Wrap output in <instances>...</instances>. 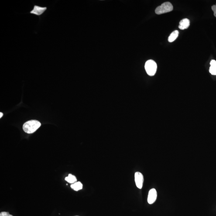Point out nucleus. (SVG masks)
<instances>
[{
    "instance_id": "f257e3e1",
    "label": "nucleus",
    "mask_w": 216,
    "mask_h": 216,
    "mask_svg": "<svg viewBox=\"0 0 216 216\" xmlns=\"http://www.w3.org/2000/svg\"><path fill=\"white\" fill-rule=\"evenodd\" d=\"M41 126V123L36 120H31L25 122L23 125V129L25 132L28 134L33 133Z\"/></svg>"
},
{
    "instance_id": "f03ea898",
    "label": "nucleus",
    "mask_w": 216,
    "mask_h": 216,
    "mask_svg": "<svg viewBox=\"0 0 216 216\" xmlns=\"http://www.w3.org/2000/svg\"><path fill=\"white\" fill-rule=\"evenodd\" d=\"M173 5L170 2H167L163 3L160 6L157 7L155 9V13L157 15L167 13L173 10Z\"/></svg>"
},
{
    "instance_id": "7ed1b4c3",
    "label": "nucleus",
    "mask_w": 216,
    "mask_h": 216,
    "mask_svg": "<svg viewBox=\"0 0 216 216\" xmlns=\"http://www.w3.org/2000/svg\"><path fill=\"white\" fill-rule=\"evenodd\" d=\"M145 69L149 75L154 76L157 70V65L153 60H148L145 63Z\"/></svg>"
},
{
    "instance_id": "20e7f679",
    "label": "nucleus",
    "mask_w": 216,
    "mask_h": 216,
    "mask_svg": "<svg viewBox=\"0 0 216 216\" xmlns=\"http://www.w3.org/2000/svg\"><path fill=\"white\" fill-rule=\"evenodd\" d=\"M47 9V7H41L40 6L35 5H34L33 8L32 10L30 11L29 13L38 17H40L46 12Z\"/></svg>"
},
{
    "instance_id": "39448f33",
    "label": "nucleus",
    "mask_w": 216,
    "mask_h": 216,
    "mask_svg": "<svg viewBox=\"0 0 216 216\" xmlns=\"http://www.w3.org/2000/svg\"><path fill=\"white\" fill-rule=\"evenodd\" d=\"M135 179L137 187L139 189H142L144 182L143 175L140 172H136L135 173Z\"/></svg>"
},
{
    "instance_id": "423d86ee",
    "label": "nucleus",
    "mask_w": 216,
    "mask_h": 216,
    "mask_svg": "<svg viewBox=\"0 0 216 216\" xmlns=\"http://www.w3.org/2000/svg\"><path fill=\"white\" fill-rule=\"evenodd\" d=\"M157 193L156 190L155 189H152L149 190L147 201L149 204H152L156 201L157 198Z\"/></svg>"
},
{
    "instance_id": "0eeeda50",
    "label": "nucleus",
    "mask_w": 216,
    "mask_h": 216,
    "mask_svg": "<svg viewBox=\"0 0 216 216\" xmlns=\"http://www.w3.org/2000/svg\"><path fill=\"white\" fill-rule=\"evenodd\" d=\"M190 26V20L187 19H184L182 20L179 23V27L181 30H184L188 28Z\"/></svg>"
},
{
    "instance_id": "6e6552de",
    "label": "nucleus",
    "mask_w": 216,
    "mask_h": 216,
    "mask_svg": "<svg viewBox=\"0 0 216 216\" xmlns=\"http://www.w3.org/2000/svg\"><path fill=\"white\" fill-rule=\"evenodd\" d=\"M211 67L209 69V72L211 74L216 75V61L215 60H212L210 62Z\"/></svg>"
},
{
    "instance_id": "1a4fd4ad",
    "label": "nucleus",
    "mask_w": 216,
    "mask_h": 216,
    "mask_svg": "<svg viewBox=\"0 0 216 216\" xmlns=\"http://www.w3.org/2000/svg\"><path fill=\"white\" fill-rule=\"evenodd\" d=\"M179 34V32L177 30L175 31H174L172 32L170 36H169V38H168L169 42L171 43V42H173L175 40L176 38L178 36Z\"/></svg>"
},
{
    "instance_id": "9d476101",
    "label": "nucleus",
    "mask_w": 216,
    "mask_h": 216,
    "mask_svg": "<svg viewBox=\"0 0 216 216\" xmlns=\"http://www.w3.org/2000/svg\"><path fill=\"white\" fill-rule=\"evenodd\" d=\"M71 188L75 191H78L83 189V184L80 182H77L70 186Z\"/></svg>"
},
{
    "instance_id": "9b49d317",
    "label": "nucleus",
    "mask_w": 216,
    "mask_h": 216,
    "mask_svg": "<svg viewBox=\"0 0 216 216\" xmlns=\"http://www.w3.org/2000/svg\"><path fill=\"white\" fill-rule=\"evenodd\" d=\"M65 180L71 184H73V183L77 182V181L76 176L71 174H69L68 176L65 178Z\"/></svg>"
},
{
    "instance_id": "f8f14e48",
    "label": "nucleus",
    "mask_w": 216,
    "mask_h": 216,
    "mask_svg": "<svg viewBox=\"0 0 216 216\" xmlns=\"http://www.w3.org/2000/svg\"><path fill=\"white\" fill-rule=\"evenodd\" d=\"M0 216H13L6 212H2L0 214Z\"/></svg>"
},
{
    "instance_id": "ddd939ff",
    "label": "nucleus",
    "mask_w": 216,
    "mask_h": 216,
    "mask_svg": "<svg viewBox=\"0 0 216 216\" xmlns=\"http://www.w3.org/2000/svg\"><path fill=\"white\" fill-rule=\"evenodd\" d=\"M212 9L214 12V15L216 17V5H213L212 7Z\"/></svg>"
},
{
    "instance_id": "4468645a",
    "label": "nucleus",
    "mask_w": 216,
    "mask_h": 216,
    "mask_svg": "<svg viewBox=\"0 0 216 216\" xmlns=\"http://www.w3.org/2000/svg\"><path fill=\"white\" fill-rule=\"evenodd\" d=\"M3 115V114L2 112L0 113V118H2Z\"/></svg>"
}]
</instances>
